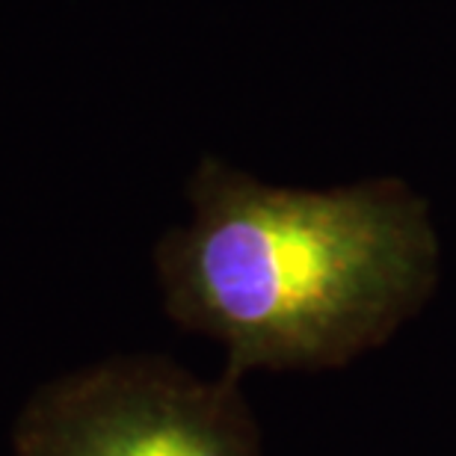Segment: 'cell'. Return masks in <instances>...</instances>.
Masks as SVG:
<instances>
[{"mask_svg": "<svg viewBox=\"0 0 456 456\" xmlns=\"http://www.w3.org/2000/svg\"><path fill=\"white\" fill-rule=\"evenodd\" d=\"M158 243L167 314L225 350V373L332 370L386 344L436 294L430 205L400 178L276 187L223 160Z\"/></svg>", "mask_w": 456, "mask_h": 456, "instance_id": "cell-1", "label": "cell"}, {"mask_svg": "<svg viewBox=\"0 0 456 456\" xmlns=\"http://www.w3.org/2000/svg\"><path fill=\"white\" fill-rule=\"evenodd\" d=\"M9 456H261V436L237 377L113 355L36 388Z\"/></svg>", "mask_w": 456, "mask_h": 456, "instance_id": "cell-2", "label": "cell"}]
</instances>
